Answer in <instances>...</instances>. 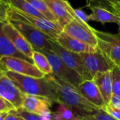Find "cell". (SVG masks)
I'll list each match as a JSON object with an SVG mask.
<instances>
[{"instance_id":"cell-25","label":"cell","mask_w":120,"mask_h":120,"mask_svg":"<svg viewBox=\"0 0 120 120\" xmlns=\"http://www.w3.org/2000/svg\"><path fill=\"white\" fill-rule=\"evenodd\" d=\"M11 112L17 114L22 118L24 119V120H42L41 116L31 113L30 112H28L27 110L23 109L22 107L19 108V109H14L10 111Z\"/></svg>"},{"instance_id":"cell-16","label":"cell","mask_w":120,"mask_h":120,"mask_svg":"<svg viewBox=\"0 0 120 120\" xmlns=\"http://www.w3.org/2000/svg\"><path fill=\"white\" fill-rule=\"evenodd\" d=\"M6 22L0 21V59L5 56L16 57L25 59L33 64V60L21 53L11 43L10 40L7 37L3 31V26Z\"/></svg>"},{"instance_id":"cell-35","label":"cell","mask_w":120,"mask_h":120,"mask_svg":"<svg viewBox=\"0 0 120 120\" xmlns=\"http://www.w3.org/2000/svg\"><path fill=\"white\" fill-rule=\"evenodd\" d=\"M9 112H0V120H6L8 114H9Z\"/></svg>"},{"instance_id":"cell-39","label":"cell","mask_w":120,"mask_h":120,"mask_svg":"<svg viewBox=\"0 0 120 120\" xmlns=\"http://www.w3.org/2000/svg\"><path fill=\"white\" fill-rule=\"evenodd\" d=\"M63 1H69V0H63Z\"/></svg>"},{"instance_id":"cell-12","label":"cell","mask_w":120,"mask_h":120,"mask_svg":"<svg viewBox=\"0 0 120 120\" xmlns=\"http://www.w3.org/2000/svg\"><path fill=\"white\" fill-rule=\"evenodd\" d=\"M3 31L18 51L32 59L34 49L25 37L10 22L7 21L4 23Z\"/></svg>"},{"instance_id":"cell-13","label":"cell","mask_w":120,"mask_h":120,"mask_svg":"<svg viewBox=\"0 0 120 120\" xmlns=\"http://www.w3.org/2000/svg\"><path fill=\"white\" fill-rule=\"evenodd\" d=\"M80 93L90 102L101 109H104L106 104L93 80L83 81L76 88Z\"/></svg>"},{"instance_id":"cell-22","label":"cell","mask_w":120,"mask_h":120,"mask_svg":"<svg viewBox=\"0 0 120 120\" xmlns=\"http://www.w3.org/2000/svg\"><path fill=\"white\" fill-rule=\"evenodd\" d=\"M10 4L14 7L18 9L26 14L40 18H45L38 11H37L26 0H10Z\"/></svg>"},{"instance_id":"cell-38","label":"cell","mask_w":120,"mask_h":120,"mask_svg":"<svg viewBox=\"0 0 120 120\" xmlns=\"http://www.w3.org/2000/svg\"><path fill=\"white\" fill-rule=\"evenodd\" d=\"M2 1H3V2H7V3H8V4H10V0H2Z\"/></svg>"},{"instance_id":"cell-32","label":"cell","mask_w":120,"mask_h":120,"mask_svg":"<svg viewBox=\"0 0 120 120\" xmlns=\"http://www.w3.org/2000/svg\"><path fill=\"white\" fill-rule=\"evenodd\" d=\"M40 116L42 120H52V112L49 109L43 112Z\"/></svg>"},{"instance_id":"cell-37","label":"cell","mask_w":120,"mask_h":120,"mask_svg":"<svg viewBox=\"0 0 120 120\" xmlns=\"http://www.w3.org/2000/svg\"><path fill=\"white\" fill-rule=\"evenodd\" d=\"M74 120H83V118L81 117V116H76L75 118H74Z\"/></svg>"},{"instance_id":"cell-21","label":"cell","mask_w":120,"mask_h":120,"mask_svg":"<svg viewBox=\"0 0 120 120\" xmlns=\"http://www.w3.org/2000/svg\"><path fill=\"white\" fill-rule=\"evenodd\" d=\"M32 59L34 65L45 76L53 74L50 64L45 54L38 51L34 50Z\"/></svg>"},{"instance_id":"cell-18","label":"cell","mask_w":120,"mask_h":120,"mask_svg":"<svg viewBox=\"0 0 120 120\" xmlns=\"http://www.w3.org/2000/svg\"><path fill=\"white\" fill-rule=\"evenodd\" d=\"M94 82L97 85L106 105H108L112 96V81L111 71L98 73L93 77Z\"/></svg>"},{"instance_id":"cell-14","label":"cell","mask_w":120,"mask_h":120,"mask_svg":"<svg viewBox=\"0 0 120 120\" xmlns=\"http://www.w3.org/2000/svg\"><path fill=\"white\" fill-rule=\"evenodd\" d=\"M56 41L63 48L76 54L94 53L98 50V47L81 42L63 31L59 35Z\"/></svg>"},{"instance_id":"cell-3","label":"cell","mask_w":120,"mask_h":120,"mask_svg":"<svg viewBox=\"0 0 120 120\" xmlns=\"http://www.w3.org/2000/svg\"><path fill=\"white\" fill-rule=\"evenodd\" d=\"M21 21L33 26L54 40L57 39L59 35L63 31L62 28L56 23L45 18L26 14L11 5H10L8 10V21Z\"/></svg>"},{"instance_id":"cell-6","label":"cell","mask_w":120,"mask_h":120,"mask_svg":"<svg viewBox=\"0 0 120 120\" xmlns=\"http://www.w3.org/2000/svg\"><path fill=\"white\" fill-rule=\"evenodd\" d=\"M50 44L52 46V50L61 59L67 67L76 71L83 81L93 79V77L85 67L79 54L67 50L54 40L51 39Z\"/></svg>"},{"instance_id":"cell-9","label":"cell","mask_w":120,"mask_h":120,"mask_svg":"<svg viewBox=\"0 0 120 120\" xmlns=\"http://www.w3.org/2000/svg\"><path fill=\"white\" fill-rule=\"evenodd\" d=\"M63 32L81 42L97 47V38L93 31V28L88 23L74 18L64 28Z\"/></svg>"},{"instance_id":"cell-20","label":"cell","mask_w":120,"mask_h":120,"mask_svg":"<svg viewBox=\"0 0 120 120\" xmlns=\"http://www.w3.org/2000/svg\"><path fill=\"white\" fill-rule=\"evenodd\" d=\"M86 7L100 8L120 16V4L119 0H86Z\"/></svg>"},{"instance_id":"cell-29","label":"cell","mask_w":120,"mask_h":120,"mask_svg":"<svg viewBox=\"0 0 120 120\" xmlns=\"http://www.w3.org/2000/svg\"><path fill=\"white\" fill-rule=\"evenodd\" d=\"M15 108L14 106L9 102L5 99L0 97V112H9L12 109H14Z\"/></svg>"},{"instance_id":"cell-26","label":"cell","mask_w":120,"mask_h":120,"mask_svg":"<svg viewBox=\"0 0 120 120\" xmlns=\"http://www.w3.org/2000/svg\"><path fill=\"white\" fill-rule=\"evenodd\" d=\"M57 112L62 114L64 120H74L76 115L73 112L64 104L59 103L57 107Z\"/></svg>"},{"instance_id":"cell-30","label":"cell","mask_w":120,"mask_h":120,"mask_svg":"<svg viewBox=\"0 0 120 120\" xmlns=\"http://www.w3.org/2000/svg\"><path fill=\"white\" fill-rule=\"evenodd\" d=\"M105 111H106L109 114H110L113 118H114L116 120H120V110L116 109L109 105H107L105 108L104 109Z\"/></svg>"},{"instance_id":"cell-7","label":"cell","mask_w":120,"mask_h":120,"mask_svg":"<svg viewBox=\"0 0 120 120\" xmlns=\"http://www.w3.org/2000/svg\"><path fill=\"white\" fill-rule=\"evenodd\" d=\"M28 40L34 50L41 51L44 49L52 50L50 38L49 36L38 29L28 24L17 21H9Z\"/></svg>"},{"instance_id":"cell-2","label":"cell","mask_w":120,"mask_h":120,"mask_svg":"<svg viewBox=\"0 0 120 120\" xmlns=\"http://www.w3.org/2000/svg\"><path fill=\"white\" fill-rule=\"evenodd\" d=\"M4 73L23 95L41 97L58 103L54 88L45 76L39 79L12 71H4Z\"/></svg>"},{"instance_id":"cell-15","label":"cell","mask_w":120,"mask_h":120,"mask_svg":"<svg viewBox=\"0 0 120 120\" xmlns=\"http://www.w3.org/2000/svg\"><path fill=\"white\" fill-rule=\"evenodd\" d=\"M44 1L49 8L56 19L57 23L62 30L74 19L73 16L68 11L63 0H44Z\"/></svg>"},{"instance_id":"cell-36","label":"cell","mask_w":120,"mask_h":120,"mask_svg":"<svg viewBox=\"0 0 120 120\" xmlns=\"http://www.w3.org/2000/svg\"><path fill=\"white\" fill-rule=\"evenodd\" d=\"M83 120H95V119L92 116V115H86L83 117Z\"/></svg>"},{"instance_id":"cell-19","label":"cell","mask_w":120,"mask_h":120,"mask_svg":"<svg viewBox=\"0 0 120 120\" xmlns=\"http://www.w3.org/2000/svg\"><path fill=\"white\" fill-rule=\"evenodd\" d=\"M92 13L88 15V21L100 22L102 24L112 23L118 25L120 28V16L107 10L100 8H90Z\"/></svg>"},{"instance_id":"cell-27","label":"cell","mask_w":120,"mask_h":120,"mask_svg":"<svg viewBox=\"0 0 120 120\" xmlns=\"http://www.w3.org/2000/svg\"><path fill=\"white\" fill-rule=\"evenodd\" d=\"M10 5V4L0 0V21H8V10Z\"/></svg>"},{"instance_id":"cell-33","label":"cell","mask_w":120,"mask_h":120,"mask_svg":"<svg viewBox=\"0 0 120 120\" xmlns=\"http://www.w3.org/2000/svg\"><path fill=\"white\" fill-rule=\"evenodd\" d=\"M6 120H24V119L17 114H15L9 112V114H8Z\"/></svg>"},{"instance_id":"cell-4","label":"cell","mask_w":120,"mask_h":120,"mask_svg":"<svg viewBox=\"0 0 120 120\" xmlns=\"http://www.w3.org/2000/svg\"><path fill=\"white\" fill-rule=\"evenodd\" d=\"M93 31L97 38V47L109 61L120 67V28L116 34L100 31L93 28Z\"/></svg>"},{"instance_id":"cell-8","label":"cell","mask_w":120,"mask_h":120,"mask_svg":"<svg viewBox=\"0 0 120 120\" xmlns=\"http://www.w3.org/2000/svg\"><path fill=\"white\" fill-rule=\"evenodd\" d=\"M0 69L4 71H12L35 78L41 79L45 76L34 64L16 57L5 56L0 59Z\"/></svg>"},{"instance_id":"cell-28","label":"cell","mask_w":120,"mask_h":120,"mask_svg":"<svg viewBox=\"0 0 120 120\" xmlns=\"http://www.w3.org/2000/svg\"><path fill=\"white\" fill-rule=\"evenodd\" d=\"M92 116L95 120H116L104 109H98L92 114Z\"/></svg>"},{"instance_id":"cell-1","label":"cell","mask_w":120,"mask_h":120,"mask_svg":"<svg viewBox=\"0 0 120 120\" xmlns=\"http://www.w3.org/2000/svg\"><path fill=\"white\" fill-rule=\"evenodd\" d=\"M45 77L54 88L58 103L66 105L76 116L83 118L86 115H92L98 109H101L87 100L76 88L56 75L52 74Z\"/></svg>"},{"instance_id":"cell-5","label":"cell","mask_w":120,"mask_h":120,"mask_svg":"<svg viewBox=\"0 0 120 120\" xmlns=\"http://www.w3.org/2000/svg\"><path fill=\"white\" fill-rule=\"evenodd\" d=\"M38 52L45 54L47 58L52 67L53 74L56 75L75 88H77L79 84L83 81L81 76L76 71L67 67L52 50L44 49Z\"/></svg>"},{"instance_id":"cell-34","label":"cell","mask_w":120,"mask_h":120,"mask_svg":"<svg viewBox=\"0 0 120 120\" xmlns=\"http://www.w3.org/2000/svg\"><path fill=\"white\" fill-rule=\"evenodd\" d=\"M52 120H64L62 117V114L57 111L55 112H52Z\"/></svg>"},{"instance_id":"cell-40","label":"cell","mask_w":120,"mask_h":120,"mask_svg":"<svg viewBox=\"0 0 120 120\" xmlns=\"http://www.w3.org/2000/svg\"><path fill=\"white\" fill-rule=\"evenodd\" d=\"M119 4H120V0H119Z\"/></svg>"},{"instance_id":"cell-41","label":"cell","mask_w":120,"mask_h":120,"mask_svg":"<svg viewBox=\"0 0 120 120\" xmlns=\"http://www.w3.org/2000/svg\"><path fill=\"white\" fill-rule=\"evenodd\" d=\"M0 71H1V69H0Z\"/></svg>"},{"instance_id":"cell-23","label":"cell","mask_w":120,"mask_h":120,"mask_svg":"<svg viewBox=\"0 0 120 120\" xmlns=\"http://www.w3.org/2000/svg\"><path fill=\"white\" fill-rule=\"evenodd\" d=\"M26 1H27L30 4H31L45 19L57 23L55 17L52 14V11H50L49 8L48 7L44 0H26Z\"/></svg>"},{"instance_id":"cell-24","label":"cell","mask_w":120,"mask_h":120,"mask_svg":"<svg viewBox=\"0 0 120 120\" xmlns=\"http://www.w3.org/2000/svg\"><path fill=\"white\" fill-rule=\"evenodd\" d=\"M112 81V94L120 97V67L114 65L111 70Z\"/></svg>"},{"instance_id":"cell-31","label":"cell","mask_w":120,"mask_h":120,"mask_svg":"<svg viewBox=\"0 0 120 120\" xmlns=\"http://www.w3.org/2000/svg\"><path fill=\"white\" fill-rule=\"evenodd\" d=\"M108 105L116 109L120 110V97L112 95L110 102Z\"/></svg>"},{"instance_id":"cell-11","label":"cell","mask_w":120,"mask_h":120,"mask_svg":"<svg viewBox=\"0 0 120 120\" xmlns=\"http://www.w3.org/2000/svg\"><path fill=\"white\" fill-rule=\"evenodd\" d=\"M0 97L10 102L15 109L22 107L23 94L2 70L0 71Z\"/></svg>"},{"instance_id":"cell-10","label":"cell","mask_w":120,"mask_h":120,"mask_svg":"<svg viewBox=\"0 0 120 120\" xmlns=\"http://www.w3.org/2000/svg\"><path fill=\"white\" fill-rule=\"evenodd\" d=\"M79 54L85 67L93 77L98 73L111 71L114 66L98 49L94 53H83Z\"/></svg>"},{"instance_id":"cell-17","label":"cell","mask_w":120,"mask_h":120,"mask_svg":"<svg viewBox=\"0 0 120 120\" xmlns=\"http://www.w3.org/2000/svg\"><path fill=\"white\" fill-rule=\"evenodd\" d=\"M52 101L47 98L23 95L22 108L33 114L41 115L43 112L49 109Z\"/></svg>"}]
</instances>
